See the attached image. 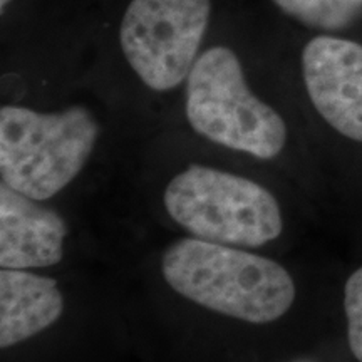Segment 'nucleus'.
Segmentation results:
<instances>
[{
    "mask_svg": "<svg viewBox=\"0 0 362 362\" xmlns=\"http://www.w3.org/2000/svg\"><path fill=\"white\" fill-rule=\"evenodd\" d=\"M66 221L52 208L0 185V267L44 269L64 255Z\"/></svg>",
    "mask_w": 362,
    "mask_h": 362,
    "instance_id": "7",
    "label": "nucleus"
},
{
    "mask_svg": "<svg viewBox=\"0 0 362 362\" xmlns=\"http://www.w3.org/2000/svg\"><path fill=\"white\" fill-rule=\"evenodd\" d=\"M288 24L304 34L362 37V0H269Z\"/></svg>",
    "mask_w": 362,
    "mask_h": 362,
    "instance_id": "9",
    "label": "nucleus"
},
{
    "mask_svg": "<svg viewBox=\"0 0 362 362\" xmlns=\"http://www.w3.org/2000/svg\"><path fill=\"white\" fill-rule=\"evenodd\" d=\"M298 64L320 119L342 138L362 143V37L305 34Z\"/></svg>",
    "mask_w": 362,
    "mask_h": 362,
    "instance_id": "6",
    "label": "nucleus"
},
{
    "mask_svg": "<svg viewBox=\"0 0 362 362\" xmlns=\"http://www.w3.org/2000/svg\"><path fill=\"white\" fill-rule=\"evenodd\" d=\"M13 2H16V0H0V12H2V16H6Z\"/></svg>",
    "mask_w": 362,
    "mask_h": 362,
    "instance_id": "11",
    "label": "nucleus"
},
{
    "mask_svg": "<svg viewBox=\"0 0 362 362\" xmlns=\"http://www.w3.org/2000/svg\"><path fill=\"white\" fill-rule=\"evenodd\" d=\"M101 124L86 106L40 112L0 107V173L22 194L45 202L81 173L96 146Z\"/></svg>",
    "mask_w": 362,
    "mask_h": 362,
    "instance_id": "3",
    "label": "nucleus"
},
{
    "mask_svg": "<svg viewBox=\"0 0 362 362\" xmlns=\"http://www.w3.org/2000/svg\"><path fill=\"white\" fill-rule=\"evenodd\" d=\"M185 115L208 141L260 160L277 158L288 139L282 115L250 89L240 56L226 44L198 56L185 83Z\"/></svg>",
    "mask_w": 362,
    "mask_h": 362,
    "instance_id": "2",
    "label": "nucleus"
},
{
    "mask_svg": "<svg viewBox=\"0 0 362 362\" xmlns=\"http://www.w3.org/2000/svg\"><path fill=\"white\" fill-rule=\"evenodd\" d=\"M344 310L351 351L362 362V267L351 275L344 287Z\"/></svg>",
    "mask_w": 362,
    "mask_h": 362,
    "instance_id": "10",
    "label": "nucleus"
},
{
    "mask_svg": "<svg viewBox=\"0 0 362 362\" xmlns=\"http://www.w3.org/2000/svg\"><path fill=\"white\" fill-rule=\"evenodd\" d=\"M166 284L194 304L252 324L287 314L296 284L275 260L238 247L183 238L163 255Z\"/></svg>",
    "mask_w": 362,
    "mask_h": 362,
    "instance_id": "1",
    "label": "nucleus"
},
{
    "mask_svg": "<svg viewBox=\"0 0 362 362\" xmlns=\"http://www.w3.org/2000/svg\"><path fill=\"white\" fill-rule=\"evenodd\" d=\"M171 218L194 238L238 248H257L284 228L275 197L257 181L203 165L176 175L165 192Z\"/></svg>",
    "mask_w": 362,
    "mask_h": 362,
    "instance_id": "4",
    "label": "nucleus"
},
{
    "mask_svg": "<svg viewBox=\"0 0 362 362\" xmlns=\"http://www.w3.org/2000/svg\"><path fill=\"white\" fill-rule=\"evenodd\" d=\"M214 0H129L117 27L124 61L156 93L187 83L210 30Z\"/></svg>",
    "mask_w": 362,
    "mask_h": 362,
    "instance_id": "5",
    "label": "nucleus"
},
{
    "mask_svg": "<svg viewBox=\"0 0 362 362\" xmlns=\"http://www.w3.org/2000/svg\"><path fill=\"white\" fill-rule=\"evenodd\" d=\"M64 310L57 280L27 270H0V347L16 346L52 325Z\"/></svg>",
    "mask_w": 362,
    "mask_h": 362,
    "instance_id": "8",
    "label": "nucleus"
}]
</instances>
